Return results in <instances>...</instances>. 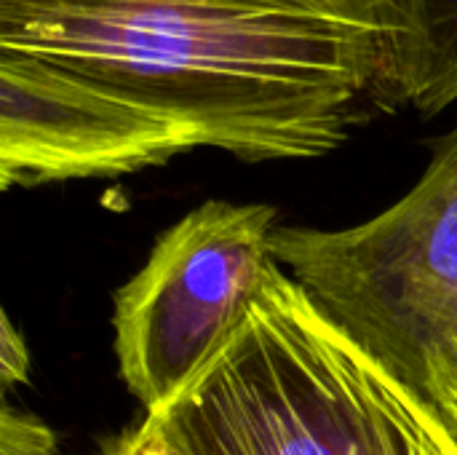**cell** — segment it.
<instances>
[{
	"label": "cell",
	"instance_id": "1",
	"mask_svg": "<svg viewBox=\"0 0 457 455\" xmlns=\"http://www.w3.org/2000/svg\"><path fill=\"white\" fill-rule=\"evenodd\" d=\"M399 0H0V54L115 86L241 161L337 150L388 110Z\"/></svg>",
	"mask_w": 457,
	"mask_h": 455
},
{
	"label": "cell",
	"instance_id": "2",
	"mask_svg": "<svg viewBox=\"0 0 457 455\" xmlns=\"http://www.w3.org/2000/svg\"><path fill=\"white\" fill-rule=\"evenodd\" d=\"M153 421L182 455H457L439 410L278 263L230 346Z\"/></svg>",
	"mask_w": 457,
	"mask_h": 455
},
{
	"label": "cell",
	"instance_id": "3",
	"mask_svg": "<svg viewBox=\"0 0 457 455\" xmlns=\"http://www.w3.org/2000/svg\"><path fill=\"white\" fill-rule=\"evenodd\" d=\"M273 257L423 397L431 365L457 346V123L394 206L340 231L278 225Z\"/></svg>",
	"mask_w": 457,
	"mask_h": 455
},
{
	"label": "cell",
	"instance_id": "4",
	"mask_svg": "<svg viewBox=\"0 0 457 455\" xmlns=\"http://www.w3.org/2000/svg\"><path fill=\"white\" fill-rule=\"evenodd\" d=\"M278 212L206 201L163 231L115 295V357L145 418L163 416L230 346L260 298Z\"/></svg>",
	"mask_w": 457,
	"mask_h": 455
},
{
	"label": "cell",
	"instance_id": "5",
	"mask_svg": "<svg viewBox=\"0 0 457 455\" xmlns=\"http://www.w3.org/2000/svg\"><path fill=\"white\" fill-rule=\"evenodd\" d=\"M201 147L169 113L67 67L0 54V185L102 180Z\"/></svg>",
	"mask_w": 457,
	"mask_h": 455
},
{
	"label": "cell",
	"instance_id": "6",
	"mask_svg": "<svg viewBox=\"0 0 457 455\" xmlns=\"http://www.w3.org/2000/svg\"><path fill=\"white\" fill-rule=\"evenodd\" d=\"M402 32L388 80V110L434 118L457 105V0H399Z\"/></svg>",
	"mask_w": 457,
	"mask_h": 455
},
{
	"label": "cell",
	"instance_id": "7",
	"mask_svg": "<svg viewBox=\"0 0 457 455\" xmlns=\"http://www.w3.org/2000/svg\"><path fill=\"white\" fill-rule=\"evenodd\" d=\"M0 455H62L54 432L32 413L0 408Z\"/></svg>",
	"mask_w": 457,
	"mask_h": 455
},
{
	"label": "cell",
	"instance_id": "8",
	"mask_svg": "<svg viewBox=\"0 0 457 455\" xmlns=\"http://www.w3.org/2000/svg\"><path fill=\"white\" fill-rule=\"evenodd\" d=\"M423 397L439 410V416L457 437V346L431 365Z\"/></svg>",
	"mask_w": 457,
	"mask_h": 455
},
{
	"label": "cell",
	"instance_id": "9",
	"mask_svg": "<svg viewBox=\"0 0 457 455\" xmlns=\"http://www.w3.org/2000/svg\"><path fill=\"white\" fill-rule=\"evenodd\" d=\"M29 375V351L24 335L16 330L8 314L0 319V389L11 392Z\"/></svg>",
	"mask_w": 457,
	"mask_h": 455
},
{
	"label": "cell",
	"instance_id": "10",
	"mask_svg": "<svg viewBox=\"0 0 457 455\" xmlns=\"http://www.w3.org/2000/svg\"><path fill=\"white\" fill-rule=\"evenodd\" d=\"M102 455H182L163 434V429L153 421L145 418L139 426L131 432L120 434Z\"/></svg>",
	"mask_w": 457,
	"mask_h": 455
}]
</instances>
